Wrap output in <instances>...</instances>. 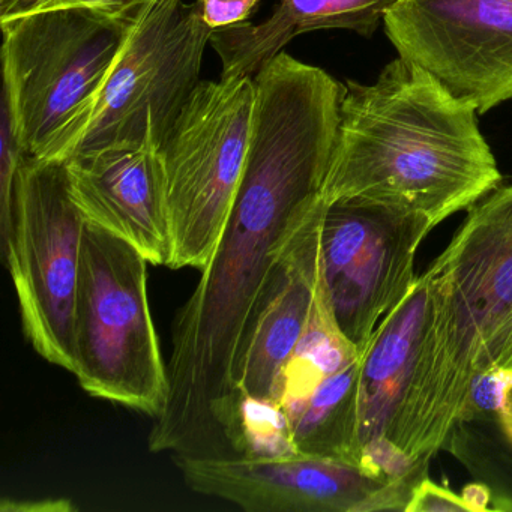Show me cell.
I'll use <instances>...</instances> for the list:
<instances>
[{"label":"cell","mask_w":512,"mask_h":512,"mask_svg":"<svg viewBox=\"0 0 512 512\" xmlns=\"http://www.w3.org/2000/svg\"><path fill=\"white\" fill-rule=\"evenodd\" d=\"M340 109L289 79L257 85L244 176L226 229L173 325L169 392L152 452L233 458L235 370L260 299L290 242L325 205Z\"/></svg>","instance_id":"cell-1"},{"label":"cell","mask_w":512,"mask_h":512,"mask_svg":"<svg viewBox=\"0 0 512 512\" xmlns=\"http://www.w3.org/2000/svg\"><path fill=\"white\" fill-rule=\"evenodd\" d=\"M478 112L398 56L368 85L346 82L323 202L380 206L434 227L500 187Z\"/></svg>","instance_id":"cell-2"},{"label":"cell","mask_w":512,"mask_h":512,"mask_svg":"<svg viewBox=\"0 0 512 512\" xmlns=\"http://www.w3.org/2000/svg\"><path fill=\"white\" fill-rule=\"evenodd\" d=\"M421 277L428 289L421 340L386 436L415 463L430 461L472 419L479 355L512 314V185L469 209Z\"/></svg>","instance_id":"cell-3"},{"label":"cell","mask_w":512,"mask_h":512,"mask_svg":"<svg viewBox=\"0 0 512 512\" xmlns=\"http://www.w3.org/2000/svg\"><path fill=\"white\" fill-rule=\"evenodd\" d=\"M212 32L196 4L155 0L131 29L97 97L38 160L67 161L119 146L161 149L202 82Z\"/></svg>","instance_id":"cell-4"},{"label":"cell","mask_w":512,"mask_h":512,"mask_svg":"<svg viewBox=\"0 0 512 512\" xmlns=\"http://www.w3.org/2000/svg\"><path fill=\"white\" fill-rule=\"evenodd\" d=\"M146 257L86 221L74 310V376L91 397L155 416L169 373L148 298Z\"/></svg>","instance_id":"cell-5"},{"label":"cell","mask_w":512,"mask_h":512,"mask_svg":"<svg viewBox=\"0 0 512 512\" xmlns=\"http://www.w3.org/2000/svg\"><path fill=\"white\" fill-rule=\"evenodd\" d=\"M0 26L2 103L23 154L40 158L97 97L133 28L89 8L26 14Z\"/></svg>","instance_id":"cell-6"},{"label":"cell","mask_w":512,"mask_h":512,"mask_svg":"<svg viewBox=\"0 0 512 512\" xmlns=\"http://www.w3.org/2000/svg\"><path fill=\"white\" fill-rule=\"evenodd\" d=\"M254 101V77L202 80L161 146L172 269L202 271L214 254L244 176Z\"/></svg>","instance_id":"cell-7"},{"label":"cell","mask_w":512,"mask_h":512,"mask_svg":"<svg viewBox=\"0 0 512 512\" xmlns=\"http://www.w3.org/2000/svg\"><path fill=\"white\" fill-rule=\"evenodd\" d=\"M86 220L64 161L25 157L14 185L2 257L16 287L23 331L41 358L74 374V310Z\"/></svg>","instance_id":"cell-8"},{"label":"cell","mask_w":512,"mask_h":512,"mask_svg":"<svg viewBox=\"0 0 512 512\" xmlns=\"http://www.w3.org/2000/svg\"><path fill=\"white\" fill-rule=\"evenodd\" d=\"M436 227L422 217L361 203L326 205L320 268L338 328L364 353L416 281L415 257Z\"/></svg>","instance_id":"cell-9"},{"label":"cell","mask_w":512,"mask_h":512,"mask_svg":"<svg viewBox=\"0 0 512 512\" xmlns=\"http://www.w3.org/2000/svg\"><path fill=\"white\" fill-rule=\"evenodd\" d=\"M383 28L400 58L476 112L512 101V0H395Z\"/></svg>","instance_id":"cell-10"},{"label":"cell","mask_w":512,"mask_h":512,"mask_svg":"<svg viewBox=\"0 0 512 512\" xmlns=\"http://www.w3.org/2000/svg\"><path fill=\"white\" fill-rule=\"evenodd\" d=\"M194 493L250 512H362L383 482L343 458L298 454L277 460L175 455Z\"/></svg>","instance_id":"cell-11"},{"label":"cell","mask_w":512,"mask_h":512,"mask_svg":"<svg viewBox=\"0 0 512 512\" xmlns=\"http://www.w3.org/2000/svg\"><path fill=\"white\" fill-rule=\"evenodd\" d=\"M64 163L71 197L88 223L133 245L149 265L170 268L172 224L160 149H98Z\"/></svg>","instance_id":"cell-12"},{"label":"cell","mask_w":512,"mask_h":512,"mask_svg":"<svg viewBox=\"0 0 512 512\" xmlns=\"http://www.w3.org/2000/svg\"><path fill=\"white\" fill-rule=\"evenodd\" d=\"M325 209L323 205L296 233L260 299L236 364L238 395L272 398L278 374L307 328L320 277Z\"/></svg>","instance_id":"cell-13"},{"label":"cell","mask_w":512,"mask_h":512,"mask_svg":"<svg viewBox=\"0 0 512 512\" xmlns=\"http://www.w3.org/2000/svg\"><path fill=\"white\" fill-rule=\"evenodd\" d=\"M395 0H278L262 23H241L212 32V49L221 61V77H254L284 47L314 31L355 32L371 38Z\"/></svg>","instance_id":"cell-14"},{"label":"cell","mask_w":512,"mask_h":512,"mask_svg":"<svg viewBox=\"0 0 512 512\" xmlns=\"http://www.w3.org/2000/svg\"><path fill=\"white\" fill-rule=\"evenodd\" d=\"M428 289L416 278L406 298L385 317L362 353L356 406L359 466L365 446L388 436L421 340Z\"/></svg>","instance_id":"cell-15"},{"label":"cell","mask_w":512,"mask_h":512,"mask_svg":"<svg viewBox=\"0 0 512 512\" xmlns=\"http://www.w3.org/2000/svg\"><path fill=\"white\" fill-rule=\"evenodd\" d=\"M361 362L362 356L326 377L307 403L290 418L301 454L343 458L359 466L356 406Z\"/></svg>","instance_id":"cell-16"},{"label":"cell","mask_w":512,"mask_h":512,"mask_svg":"<svg viewBox=\"0 0 512 512\" xmlns=\"http://www.w3.org/2000/svg\"><path fill=\"white\" fill-rule=\"evenodd\" d=\"M233 458L277 460L301 454L286 410L274 398L239 395L230 431Z\"/></svg>","instance_id":"cell-17"},{"label":"cell","mask_w":512,"mask_h":512,"mask_svg":"<svg viewBox=\"0 0 512 512\" xmlns=\"http://www.w3.org/2000/svg\"><path fill=\"white\" fill-rule=\"evenodd\" d=\"M154 2L155 0H0V22L41 11L89 8L134 28Z\"/></svg>","instance_id":"cell-18"},{"label":"cell","mask_w":512,"mask_h":512,"mask_svg":"<svg viewBox=\"0 0 512 512\" xmlns=\"http://www.w3.org/2000/svg\"><path fill=\"white\" fill-rule=\"evenodd\" d=\"M470 412H493L512 443V371L493 370L476 377L470 394Z\"/></svg>","instance_id":"cell-19"},{"label":"cell","mask_w":512,"mask_h":512,"mask_svg":"<svg viewBox=\"0 0 512 512\" xmlns=\"http://www.w3.org/2000/svg\"><path fill=\"white\" fill-rule=\"evenodd\" d=\"M0 247H4L10 235L13 223L14 185L17 172L23 158L22 148L11 128L7 106L2 103V122H0Z\"/></svg>","instance_id":"cell-20"},{"label":"cell","mask_w":512,"mask_h":512,"mask_svg":"<svg viewBox=\"0 0 512 512\" xmlns=\"http://www.w3.org/2000/svg\"><path fill=\"white\" fill-rule=\"evenodd\" d=\"M196 5L203 23L217 31L247 22L259 0H197Z\"/></svg>","instance_id":"cell-21"},{"label":"cell","mask_w":512,"mask_h":512,"mask_svg":"<svg viewBox=\"0 0 512 512\" xmlns=\"http://www.w3.org/2000/svg\"><path fill=\"white\" fill-rule=\"evenodd\" d=\"M406 511L410 512H440V511H470L469 505L464 502L463 497L457 496L451 490L439 487L424 478L410 497Z\"/></svg>","instance_id":"cell-22"},{"label":"cell","mask_w":512,"mask_h":512,"mask_svg":"<svg viewBox=\"0 0 512 512\" xmlns=\"http://www.w3.org/2000/svg\"><path fill=\"white\" fill-rule=\"evenodd\" d=\"M493 370L512 371V314L491 335L479 355L478 376Z\"/></svg>","instance_id":"cell-23"},{"label":"cell","mask_w":512,"mask_h":512,"mask_svg":"<svg viewBox=\"0 0 512 512\" xmlns=\"http://www.w3.org/2000/svg\"><path fill=\"white\" fill-rule=\"evenodd\" d=\"M71 509H76V506L70 502V500L65 499H52V500H38V502H10V500L5 499L4 503H2V511H37V512H58V511H71Z\"/></svg>","instance_id":"cell-24"},{"label":"cell","mask_w":512,"mask_h":512,"mask_svg":"<svg viewBox=\"0 0 512 512\" xmlns=\"http://www.w3.org/2000/svg\"><path fill=\"white\" fill-rule=\"evenodd\" d=\"M464 502L469 505L470 511H487V509H491L488 506V502H490V491H488L487 487L479 484L467 485L463 490Z\"/></svg>","instance_id":"cell-25"}]
</instances>
